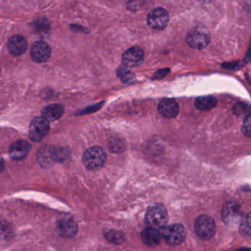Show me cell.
Returning a JSON list of instances; mask_svg holds the SVG:
<instances>
[{"mask_svg": "<svg viewBox=\"0 0 251 251\" xmlns=\"http://www.w3.org/2000/svg\"><path fill=\"white\" fill-rule=\"evenodd\" d=\"M106 159V153L100 147H92L83 154V164L86 168L90 170H99L103 167Z\"/></svg>", "mask_w": 251, "mask_h": 251, "instance_id": "7a4b0ae2", "label": "cell"}, {"mask_svg": "<svg viewBox=\"0 0 251 251\" xmlns=\"http://www.w3.org/2000/svg\"><path fill=\"white\" fill-rule=\"evenodd\" d=\"M239 231L245 236H251V213L242 217L239 225Z\"/></svg>", "mask_w": 251, "mask_h": 251, "instance_id": "d6986e66", "label": "cell"}, {"mask_svg": "<svg viewBox=\"0 0 251 251\" xmlns=\"http://www.w3.org/2000/svg\"><path fill=\"white\" fill-rule=\"evenodd\" d=\"M108 148L113 152H122L125 150L123 142L119 139H111L108 143Z\"/></svg>", "mask_w": 251, "mask_h": 251, "instance_id": "cb8c5ba5", "label": "cell"}, {"mask_svg": "<svg viewBox=\"0 0 251 251\" xmlns=\"http://www.w3.org/2000/svg\"><path fill=\"white\" fill-rule=\"evenodd\" d=\"M186 42L190 48L201 50L209 45L210 38L200 32H191L186 36Z\"/></svg>", "mask_w": 251, "mask_h": 251, "instance_id": "5bb4252c", "label": "cell"}, {"mask_svg": "<svg viewBox=\"0 0 251 251\" xmlns=\"http://www.w3.org/2000/svg\"><path fill=\"white\" fill-rule=\"evenodd\" d=\"M145 0H128L127 8L131 11H137L143 7Z\"/></svg>", "mask_w": 251, "mask_h": 251, "instance_id": "484cf974", "label": "cell"}, {"mask_svg": "<svg viewBox=\"0 0 251 251\" xmlns=\"http://www.w3.org/2000/svg\"><path fill=\"white\" fill-rule=\"evenodd\" d=\"M251 107L248 104L244 103V102H239L236 104L233 108V111L236 115H244V114H248L251 111Z\"/></svg>", "mask_w": 251, "mask_h": 251, "instance_id": "d4e9b609", "label": "cell"}, {"mask_svg": "<svg viewBox=\"0 0 251 251\" xmlns=\"http://www.w3.org/2000/svg\"><path fill=\"white\" fill-rule=\"evenodd\" d=\"M64 113V108L61 104H50L42 110V117L50 122L55 121L61 118Z\"/></svg>", "mask_w": 251, "mask_h": 251, "instance_id": "2e32d148", "label": "cell"}, {"mask_svg": "<svg viewBox=\"0 0 251 251\" xmlns=\"http://www.w3.org/2000/svg\"><path fill=\"white\" fill-rule=\"evenodd\" d=\"M117 76L121 79L123 83H130L134 81V75L130 73V72L127 70V67H125V66L120 67V68L117 70Z\"/></svg>", "mask_w": 251, "mask_h": 251, "instance_id": "44dd1931", "label": "cell"}, {"mask_svg": "<svg viewBox=\"0 0 251 251\" xmlns=\"http://www.w3.org/2000/svg\"><path fill=\"white\" fill-rule=\"evenodd\" d=\"M32 59L36 63H45L51 56V48L44 42H37L32 46L30 50Z\"/></svg>", "mask_w": 251, "mask_h": 251, "instance_id": "9c48e42d", "label": "cell"}, {"mask_svg": "<svg viewBox=\"0 0 251 251\" xmlns=\"http://www.w3.org/2000/svg\"><path fill=\"white\" fill-rule=\"evenodd\" d=\"M50 131V121L44 117H36L30 123L29 138L33 142H39L43 140Z\"/></svg>", "mask_w": 251, "mask_h": 251, "instance_id": "277c9868", "label": "cell"}, {"mask_svg": "<svg viewBox=\"0 0 251 251\" xmlns=\"http://www.w3.org/2000/svg\"><path fill=\"white\" fill-rule=\"evenodd\" d=\"M144 52L142 48L133 47L127 50L122 57V63L127 68H134L142 64Z\"/></svg>", "mask_w": 251, "mask_h": 251, "instance_id": "ba28073f", "label": "cell"}, {"mask_svg": "<svg viewBox=\"0 0 251 251\" xmlns=\"http://www.w3.org/2000/svg\"><path fill=\"white\" fill-rule=\"evenodd\" d=\"M37 161L41 167L49 168L56 162L55 148L45 145L39 150L37 155Z\"/></svg>", "mask_w": 251, "mask_h": 251, "instance_id": "8fae6325", "label": "cell"}, {"mask_svg": "<svg viewBox=\"0 0 251 251\" xmlns=\"http://www.w3.org/2000/svg\"><path fill=\"white\" fill-rule=\"evenodd\" d=\"M195 231L197 236L202 240L212 239L216 232L214 220L208 215L200 216L195 222Z\"/></svg>", "mask_w": 251, "mask_h": 251, "instance_id": "3957f363", "label": "cell"}, {"mask_svg": "<svg viewBox=\"0 0 251 251\" xmlns=\"http://www.w3.org/2000/svg\"><path fill=\"white\" fill-rule=\"evenodd\" d=\"M242 132L247 137L251 138V122H244Z\"/></svg>", "mask_w": 251, "mask_h": 251, "instance_id": "4316f807", "label": "cell"}, {"mask_svg": "<svg viewBox=\"0 0 251 251\" xmlns=\"http://www.w3.org/2000/svg\"><path fill=\"white\" fill-rule=\"evenodd\" d=\"M31 150V145L25 140H18L14 142L10 148V156L14 160H21L25 158Z\"/></svg>", "mask_w": 251, "mask_h": 251, "instance_id": "4fadbf2b", "label": "cell"}, {"mask_svg": "<svg viewBox=\"0 0 251 251\" xmlns=\"http://www.w3.org/2000/svg\"><path fill=\"white\" fill-rule=\"evenodd\" d=\"M142 242L150 247L158 245L161 242V234L158 229L152 227H147L141 234Z\"/></svg>", "mask_w": 251, "mask_h": 251, "instance_id": "e0dca14e", "label": "cell"}, {"mask_svg": "<svg viewBox=\"0 0 251 251\" xmlns=\"http://www.w3.org/2000/svg\"><path fill=\"white\" fill-rule=\"evenodd\" d=\"M57 230L62 237L70 239L77 234V226L71 218H63L57 223Z\"/></svg>", "mask_w": 251, "mask_h": 251, "instance_id": "7c38bea8", "label": "cell"}, {"mask_svg": "<svg viewBox=\"0 0 251 251\" xmlns=\"http://www.w3.org/2000/svg\"><path fill=\"white\" fill-rule=\"evenodd\" d=\"M145 224L152 228L163 229L168 222L167 209L161 204L151 205L147 210L145 217Z\"/></svg>", "mask_w": 251, "mask_h": 251, "instance_id": "6da1fadb", "label": "cell"}, {"mask_svg": "<svg viewBox=\"0 0 251 251\" xmlns=\"http://www.w3.org/2000/svg\"><path fill=\"white\" fill-rule=\"evenodd\" d=\"M222 219L227 226H235L240 223L242 218L240 205L234 202L225 204L222 208Z\"/></svg>", "mask_w": 251, "mask_h": 251, "instance_id": "8992f818", "label": "cell"}, {"mask_svg": "<svg viewBox=\"0 0 251 251\" xmlns=\"http://www.w3.org/2000/svg\"><path fill=\"white\" fill-rule=\"evenodd\" d=\"M56 162L65 163L70 159V152L65 148H55Z\"/></svg>", "mask_w": 251, "mask_h": 251, "instance_id": "603a6c76", "label": "cell"}, {"mask_svg": "<svg viewBox=\"0 0 251 251\" xmlns=\"http://www.w3.org/2000/svg\"><path fill=\"white\" fill-rule=\"evenodd\" d=\"M170 73V70L169 69H164V70H158V72L155 73L154 75L153 79H161L163 77H165L168 73Z\"/></svg>", "mask_w": 251, "mask_h": 251, "instance_id": "83f0119b", "label": "cell"}, {"mask_svg": "<svg viewBox=\"0 0 251 251\" xmlns=\"http://www.w3.org/2000/svg\"><path fill=\"white\" fill-rule=\"evenodd\" d=\"M217 100L212 96L199 97L195 100V105L198 109L208 111L217 105Z\"/></svg>", "mask_w": 251, "mask_h": 251, "instance_id": "ac0fdd59", "label": "cell"}, {"mask_svg": "<svg viewBox=\"0 0 251 251\" xmlns=\"http://www.w3.org/2000/svg\"><path fill=\"white\" fill-rule=\"evenodd\" d=\"M148 25L154 30H162L168 24L169 14L162 8L152 10L148 15Z\"/></svg>", "mask_w": 251, "mask_h": 251, "instance_id": "52a82bcc", "label": "cell"}, {"mask_svg": "<svg viewBox=\"0 0 251 251\" xmlns=\"http://www.w3.org/2000/svg\"><path fill=\"white\" fill-rule=\"evenodd\" d=\"M33 27L37 33H47L50 29L49 21L47 19L40 18L34 22Z\"/></svg>", "mask_w": 251, "mask_h": 251, "instance_id": "7402d4cb", "label": "cell"}, {"mask_svg": "<svg viewBox=\"0 0 251 251\" xmlns=\"http://www.w3.org/2000/svg\"><path fill=\"white\" fill-rule=\"evenodd\" d=\"M8 51L14 56H20L24 54L28 48L27 41L21 35H14L8 42Z\"/></svg>", "mask_w": 251, "mask_h": 251, "instance_id": "30bf717a", "label": "cell"}, {"mask_svg": "<svg viewBox=\"0 0 251 251\" xmlns=\"http://www.w3.org/2000/svg\"><path fill=\"white\" fill-rule=\"evenodd\" d=\"M158 111L165 118H174L179 113L177 102L173 99H164L158 105Z\"/></svg>", "mask_w": 251, "mask_h": 251, "instance_id": "9a60e30c", "label": "cell"}, {"mask_svg": "<svg viewBox=\"0 0 251 251\" xmlns=\"http://www.w3.org/2000/svg\"><path fill=\"white\" fill-rule=\"evenodd\" d=\"M105 239L108 242H111L116 245H120L123 243L125 241V236L122 232L117 231V230H109L105 233Z\"/></svg>", "mask_w": 251, "mask_h": 251, "instance_id": "ffe728a7", "label": "cell"}, {"mask_svg": "<svg viewBox=\"0 0 251 251\" xmlns=\"http://www.w3.org/2000/svg\"><path fill=\"white\" fill-rule=\"evenodd\" d=\"M186 230L180 224H171L162 229V236L170 245H180L186 238Z\"/></svg>", "mask_w": 251, "mask_h": 251, "instance_id": "5b68a950", "label": "cell"}]
</instances>
